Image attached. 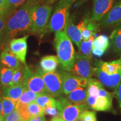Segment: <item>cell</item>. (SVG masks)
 <instances>
[{"label": "cell", "instance_id": "cell-25", "mask_svg": "<svg viewBox=\"0 0 121 121\" xmlns=\"http://www.w3.org/2000/svg\"><path fill=\"white\" fill-rule=\"evenodd\" d=\"M94 40V35H92L88 40H82L80 45L79 49L80 52L87 58L91 59L93 56L92 50H93V42Z\"/></svg>", "mask_w": 121, "mask_h": 121}, {"label": "cell", "instance_id": "cell-24", "mask_svg": "<svg viewBox=\"0 0 121 121\" xmlns=\"http://www.w3.org/2000/svg\"><path fill=\"white\" fill-rule=\"evenodd\" d=\"M110 40L114 52L121 53V26L112 31L110 35Z\"/></svg>", "mask_w": 121, "mask_h": 121}, {"label": "cell", "instance_id": "cell-5", "mask_svg": "<svg viewBox=\"0 0 121 121\" xmlns=\"http://www.w3.org/2000/svg\"><path fill=\"white\" fill-rule=\"evenodd\" d=\"M53 7L49 4H41L33 15V24L30 30L31 34L41 36L47 28Z\"/></svg>", "mask_w": 121, "mask_h": 121}, {"label": "cell", "instance_id": "cell-21", "mask_svg": "<svg viewBox=\"0 0 121 121\" xmlns=\"http://www.w3.org/2000/svg\"><path fill=\"white\" fill-rule=\"evenodd\" d=\"M58 64V57L53 55L45 56L40 61V69L45 72H54Z\"/></svg>", "mask_w": 121, "mask_h": 121}, {"label": "cell", "instance_id": "cell-10", "mask_svg": "<svg viewBox=\"0 0 121 121\" xmlns=\"http://www.w3.org/2000/svg\"><path fill=\"white\" fill-rule=\"evenodd\" d=\"M59 73L61 76L63 93L65 95L69 94L79 86H82L85 88H86L87 86L89 79L81 78L63 70L59 71Z\"/></svg>", "mask_w": 121, "mask_h": 121}, {"label": "cell", "instance_id": "cell-47", "mask_svg": "<svg viewBox=\"0 0 121 121\" xmlns=\"http://www.w3.org/2000/svg\"><path fill=\"white\" fill-rule=\"evenodd\" d=\"M120 60H121V58H120Z\"/></svg>", "mask_w": 121, "mask_h": 121}, {"label": "cell", "instance_id": "cell-33", "mask_svg": "<svg viewBox=\"0 0 121 121\" xmlns=\"http://www.w3.org/2000/svg\"><path fill=\"white\" fill-rule=\"evenodd\" d=\"M9 11L0 13V35H3L7 22Z\"/></svg>", "mask_w": 121, "mask_h": 121}, {"label": "cell", "instance_id": "cell-20", "mask_svg": "<svg viewBox=\"0 0 121 121\" xmlns=\"http://www.w3.org/2000/svg\"><path fill=\"white\" fill-rule=\"evenodd\" d=\"M65 30L67 35L69 36L71 41L73 42L79 49L81 42L82 41L81 33L78 26L73 24L71 19H69V22L66 28H65Z\"/></svg>", "mask_w": 121, "mask_h": 121}, {"label": "cell", "instance_id": "cell-15", "mask_svg": "<svg viewBox=\"0 0 121 121\" xmlns=\"http://www.w3.org/2000/svg\"><path fill=\"white\" fill-rule=\"evenodd\" d=\"M0 62L6 67L14 69H19L22 65L21 62L10 51L9 46L6 47L1 52Z\"/></svg>", "mask_w": 121, "mask_h": 121}, {"label": "cell", "instance_id": "cell-26", "mask_svg": "<svg viewBox=\"0 0 121 121\" xmlns=\"http://www.w3.org/2000/svg\"><path fill=\"white\" fill-rule=\"evenodd\" d=\"M109 46V39L105 35H100L94 39L93 48H96L105 53Z\"/></svg>", "mask_w": 121, "mask_h": 121}, {"label": "cell", "instance_id": "cell-4", "mask_svg": "<svg viewBox=\"0 0 121 121\" xmlns=\"http://www.w3.org/2000/svg\"><path fill=\"white\" fill-rule=\"evenodd\" d=\"M77 0H60L54 7L48 22L47 28L50 32L62 31L67 26L69 20V10Z\"/></svg>", "mask_w": 121, "mask_h": 121}, {"label": "cell", "instance_id": "cell-45", "mask_svg": "<svg viewBox=\"0 0 121 121\" xmlns=\"http://www.w3.org/2000/svg\"><path fill=\"white\" fill-rule=\"evenodd\" d=\"M2 36L0 35V48L1 47V44H2Z\"/></svg>", "mask_w": 121, "mask_h": 121}, {"label": "cell", "instance_id": "cell-3", "mask_svg": "<svg viewBox=\"0 0 121 121\" xmlns=\"http://www.w3.org/2000/svg\"><path fill=\"white\" fill-rule=\"evenodd\" d=\"M54 47L60 68L65 71L70 72L73 67L76 53L73 44L65 29L55 33Z\"/></svg>", "mask_w": 121, "mask_h": 121}, {"label": "cell", "instance_id": "cell-14", "mask_svg": "<svg viewBox=\"0 0 121 121\" xmlns=\"http://www.w3.org/2000/svg\"><path fill=\"white\" fill-rule=\"evenodd\" d=\"M94 75L103 85L112 89H116L121 80V71L115 75H108L97 66L94 67Z\"/></svg>", "mask_w": 121, "mask_h": 121}, {"label": "cell", "instance_id": "cell-41", "mask_svg": "<svg viewBox=\"0 0 121 121\" xmlns=\"http://www.w3.org/2000/svg\"><path fill=\"white\" fill-rule=\"evenodd\" d=\"M87 1H89V0H79V1H78V2L77 3V5H78V6H81V4H84V3L86 2Z\"/></svg>", "mask_w": 121, "mask_h": 121}, {"label": "cell", "instance_id": "cell-2", "mask_svg": "<svg viewBox=\"0 0 121 121\" xmlns=\"http://www.w3.org/2000/svg\"><path fill=\"white\" fill-rule=\"evenodd\" d=\"M86 103L88 109L94 111H109L112 107L113 94L104 88L103 85L96 78H91L86 87Z\"/></svg>", "mask_w": 121, "mask_h": 121}, {"label": "cell", "instance_id": "cell-44", "mask_svg": "<svg viewBox=\"0 0 121 121\" xmlns=\"http://www.w3.org/2000/svg\"><path fill=\"white\" fill-rule=\"evenodd\" d=\"M0 121H4V117L1 114H0Z\"/></svg>", "mask_w": 121, "mask_h": 121}, {"label": "cell", "instance_id": "cell-46", "mask_svg": "<svg viewBox=\"0 0 121 121\" xmlns=\"http://www.w3.org/2000/svg\"><path fill=\"white\" fill-rule=\"evenodd\" d=\"M2 12H5V11H2V10H1V9H0V13H2Z\"/></svg>", "mask_w": 121, "mask_h": 121}, {"label": "cell", "instance_id": "cell-1", "mask_svg": "<svg viewBox=\"0 0 121 121\" xmlns=\"http://www.w3.org/2000/svg\"><path fill=\"white\" fill-rule=\"evenodd\" d=\"M42 2V0H27L22 6L10 17L7 20L3 34L1 48L4 49V47L20 33L30 31L33 24V15Z\"/></svg>", "mask_w": 121, "mask_h": 121}, {"label": "cell", "instance_id": "cell-36", "mask_svg": "<svg viewBox=\"0 0 121 121\" xmlns=\"http://www.w3.org/2000/svg\"><path fill=\"white\" fill-rule=\"evenodd\" d=\"M113 95L117 99L118 102L119 108L121 109V80L119 84L117 86L115 89V91Z\"/></svg>", "mask_w": 121, "mask_h": 121}, {"label": "cell", "instance_id": "cell-43", "mask_svg": "<svg viewBox=\"0 0 121 121\" xmlns=\"http://www.w3.org/2000/svg\"><path fill=\"white\" fill-rule=\"evenodd\" d=\"M2 63H1L0 62V90H1V88H2V86H1V67H2Z\"/></svg>", "mask_w": 121, "mask_h": 121}, {"label": "cell", "instance_id": "cell-37", "mask_svg": "<svg viewBox=\"0 0 121 121\" xmlns=\"http://www.w3.org/2000/svg\"><path fill=\"white\" fill-rule=\"evenodd\" d=\"M25 0H8V9L14 8L20 6L25 2Z\"/></svg>", "mask_w": 121, "mask_h": 121}, {"label": "cell", "instance_id": "cell-6", "mask_svg": "<svg viewBox=\"0 0 121 121\" xmlns=\"http://www.w3.org/2000/svg\"><path fill=\"white\" fill-rule=\"evenodd\" d=\"M56 104L60 117L65 121H76L84 110L89 109L86 103L80 105L73 104L69 103L66 97L62 96L57 98Z\"/></svg>", "mask_w": 121, "mask_h": 121}, {"label": "cell", "instance_id": "cell-40", "mask_svg": "<svg viewBox=\"0 0 121 121\" xmlns=\"http://www.w3.org/2000/svg\"><path fill=\"white\" fill-rule=\"evenodd\" d=\"M51 121H65V120L62 118L60 117H53L52 119H51Z\"/></svg>", "mask_w": 121, "mask_h": 121}, {"label": "cell", "instance_id": "cell-13", "mask_svg": "<svg viewBox=\"0 0 121 121\" xmlns=\"http://www.w3.org/2000/svg\"><path fill=\"white\" fill-rule=\"evenodd\" d=\"M114 1L115 0H94L91 20L100 22L113 6Z\"/></svg>", "mask_w": 121, "mask_h": 121}, {"label": "cell", "instance_id": "cell-11", "mask_svg": "<svg viewBox=\"0 0 121 121\" xmlns=\"http://www.w3.org/2000/svg\"><path fill=\"white\" fill-rule=\"evenodd\" d=\"M28 37V35H25L20 38L13 39L8 45L12 53L25 66L26 65V57L28 49L27 39Z\"/></svg>", "mask_w": 121, "mask_h": 121}, {"label": "cell", "instance_id": "cell-19", "mask_svg": "<svg viewBox=\"0 0 121 121\" xmlns=\"http://www.w3.org/2000/svg\"><path fill=\"white\" fill-rule=\"evenodd\" d=\"M68 101L73 104L80 105L86 103L87 98L86 88L79 86L66 95Z\"/></svg>", "mask_w": 121, "mask_h": 121}, {"label": "cell", "instance_id": "cell-31", "mask_svg": "<svg viewBox=\"0 0 121 121\" xmlns=\"http://www.w3.org/2000/svg\"><path fill=\"white\" fill-rule=\"evenodd\" d=\"M28 109L31 117L44 116L43 109L35 102H33L28 104Z\"/></svg>", "mask_w": 121, "mask_h": 121}, {"label": "cell", "instance_id": "cell-30", "mask_svg": "<svg viewBox=\"0 0 121 121\" xmlns=\"http://www.w3.org/2000/svg\"><path fill=\"white\" fill-rule=\"evenodd\" d=\"M76 121H97L96 113L94 111L86 109L79 115Z\"/></svg>", "mask_w": 121, "mask_h": 121}, {"label": "cell", "instance_id": "cell-8", "mask_svg": "<svg viewBox=\"0 0 121 121\" xmlns=\"http://www.w3.org/2000/svg\"><path fill=\"white\" fill-rule=\"evenodd\" d=\"M24 82L26 88L34 93L40 94L47 93L46 89L42 76L37 71H35L29 67L23 65Z\"/></svg>", "mask_w": 121, "mask_h": 121}, {"label": "cell", "instance_id": "cell-34", "mask_svg": "<svg viewBox=\"0 0 121 121\" xmlns=\"http://www.w3.org/2000/svg\"><path fill=\"white\" fill-rule=\"evenodd\" d=\"M44 115L51 116L52 117H60V112L56 107H48L44 109Z\"/></svg>", "mask_w": 121, "mask_h": 121}, {"label": "cell", "instance_id": "cell-35", "mask_svg": "<svg viewBox=\"0 0 121 121\" xmlns=\"http://www.w3.org/2000/svg\"><path fill=\"white\" fill-rule=\"evenodd\" d=\"M4 121H24L22 120V118L20 117L19 113L15 109L12 112L4 118Z\"/></svg>", "mask_w": 121, "mask_h": 121}, {"label": "cell", "instance_id": "cell-12", "mask_svg": "<svg viewBox=\"0 0 121 121\" xmlns=\"http://www.w3.org/2000/svg\"><path fill=\"white\" fill-rule=\"evenodd\" d=\"M121 24V0L113 4L100 21L102 27L116 26Z\"/></svg>", "mask_w": 121, "mask_h": 121}, {"label": "cell", "instance_id": "cell-29", "mask_svg": "<svg viewBox=\"0 0 121 121\" xmlns=\"http://www.w3.org/2000/svg\"><path fill=\"white\" fill-rule=\"evenodd\" d=\"M15 109L19 113L20 116L22 118V120L24 121H28L31 117V115L29 111L28 104L16 103Z\"/></svg>", "mask_w": 121, "mask_h": 121}, {"label": "cell", "instance_id": "cell-38", "mask_svg": "<svg viewBox=\"0 0 121 121\" xmlns=\"http://www.w3.org/2000/svg\"><path fill=\"white\" fill-rule=\"evenodd\" d=\"M27 121H47L44 116H38L31 117Z\"/></svg>", "mask_w": 121, "mask_h": 121}, {"label": "cell", "instance_id": "cell-39", "mask_svg": "<svg viewBox=\"0 0 121 121\" xmlns=\"http://www.w3.org/2000/svg\"><path fill=\"white\" fill-rule=\"evenodd\" d=\"M56 0H43L41 4H49L51 5L53 3H54Z\"/></svg>", "mask_w": 121, "mask_h": 121}, {"label": "cell", "instance_id": "cell-9", "mask_svg": "<svg viewBox=\"0 0 121 121\" xmlns=\"http://www.w3.org/2000/svg\"><path fill=\"white\" fill-rule=\"evenodd\" d=\"M90 59L81 53L75 54V62L71 72L81 78H90L94 75V68L91 65Z\"/></svg>", "mask_w": 121, "mask_h": 121}, {"label": "cell", "instance_id": "cell-7", "mask_svg": "<svg viewBox=\"0 0 121 121\" xmlns=\"http://www.w3.org/2000/svg\"><path fill=\"white\" fill-rule=\"evenodd\" d=\"M37 71L43 78L47 93L54 98L61 96L63 93L62 81L59 72H45L40 69H38Z\"/></svg>", "mask_w": 121, "mask_h": 121}, {"label": "cell", "instance_id": "cell-22", "mask_svg": "<svg viewBox=\"0 0 121 121\" xmlns=\"http://www.w3.org/2000/svg\"><path fill=\"white\" fill-rule=\"evenodd\" d=\"M37 104L44 109L48 107H56V99L47 93L38 94L34 101Z\"/></svg>", "mask_w": 121, "mask_h": 121}, {"label": "cell", "instance_id": "cell-18", "mask_svg": "<svg viewBox=\"0 0 121 121\" xmlns=\"http://www.w3.org/2000/svg\"><path fill=\"white\" fill-rule=\"evenodd\" d=\"M104 72L108 75H113L121 71V60L111 62H104L102 60H97L95 63Z\"/></svg>", "mask_w": 121, "mask_h": 121}, {"label": "cell", "instance_id": "cell-16", "mask_svg": "<svg viewBox=\"0 0 121 121\" xmlns=\"http://www.w3.org/2000/svg\"><path fill=\"white\" fill-rule=\"evenodd\" d=\"M81 31L82 40H87L97 32L98 24L90 19H85L77 25Z\"/></svg>", "mask_w": 121, "mask_h": 121}, {"label": "cell", "instance_id": "cell-23", "mask_svg": "<svg viewBox=\"0 0 121 121\" xmlns=\"http://www.w3.org/2000/svg\"><path fill=\"white\" fill-rule=\"evenodd\" d=\"M15 69L2 66L1 69V84L2 87H6L12 85V81Z\"/></svg>", "mask_w": 121, "mask_h": 121}, {"label": "cell", "instance_id": "cell-32", "mask_svg": "<svg viewBox=\"0 0 121 121\" xmlns=\"http://www.w3.org/2000/svg\"><path fill=\"white\" fill-rule=\"evenodd\" d=\"M22 66H23V65L19 69H15L13 78V81H12V85L17 84H23L24 75Z\"/></svg>", "mask_w": 121, "mask_h": 121}, {"label": "cell", "instance_id": "cell-42", "mask_svg": "<svg viewBox=\"0 0 121 121\" xmlns=\"http://www.w3.org/2000/svg\"><path fill=\"white\" fill-rule=\"evenodd\" d=\"M2 96L0 94V114L2 115Z\"/></svg>", "mask_w": 121, "mask_h": 121}, {"label": "cell", "instance_id": "cell-27", "mask_svg": "<svg viewBox=\"0 0 121 121\" xmlns=\"http://www.w3.org/2000/svg\"><path fill=\"white\" fill-rule=\"evenodd\" d=\"M16 103H17V102L11 99V98L2 97V115L4 118L15 109Z\"/></svg>", "mask_w": 121, "mask_h": 121}, {"label": "cell", "instance_id": "cell-28", "mask_svg": "<svg viewBox=\"0 0 121 121\" xmlns=\"http://www.w3.org/2000/svg\"><path fill=\"white\" fill-rule=\"evenodd\" d=\"M38 95V94L34 93L32 91L29 90L28 88L25 87L23 93L18 100L17 103L29 104L30 103L34 102Z\"/></svg>", "mask_w": 121, "mask_h": 121}, {"label": "cell", "instance_id": "cell-17", "mask_svg": "<svg viewBox=\"0 0 121 121\" xmlns=\"http://www.w3.org/2000/svg\"><path fill=\"white\" fill-rule=\"evenodd\" d=\"M24 84H17L2 87L0 90V94L2 97L11 98L17 102L25 89Z\"/></svg>", "mask_w": 121, "mask_h": 121}]
</instances>
